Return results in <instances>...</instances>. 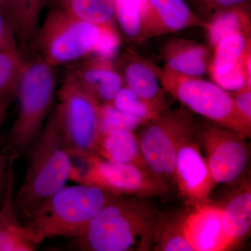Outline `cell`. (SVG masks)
<instances>
[{"label":"cell","mask_w":251,"mask_h":251,"mask_svg":"<svg viewBox=\"0 0 251 251\" xmlns=\"http://www.w3.org/2000/svg\"><path fill=\"white\" fill-rule=\"evenodd\" d=\"M158 216L139 197L115 196L75 243L82 251H150Z\"/></svg>","instance_id":"obj_1"},{"label":"cell","mask_w":251,"mask_h":251,"mask_svg":"<svg viewBox=\"0 0 251 251\" xmlns=\"http://www.w3.org/2000/svg\"><path fill=\"white\" fill-rule=\"evenodd\" d=\"M73 148L57 106L28 150L27 173L14 198L22 217L41 201L64 187L70 180Z\"/></svg>","instance_id":"obj_2"},{"label":"cell","mask_w":251,"mask_h":251,"mask_svg":"<svg viewBox=\"0 0 251 251\" xmlns=\"http://www.w3.org/2000/svg\"><path fill=\"white\" fill-rule=\"evenodd\" d=\"M97 186H64L22 216L23 225L39 246L50 237L76 238L114 197Z\"/></svg>","instance_id":"obj_3"},{"label":"cell","mask_w":251,"mask_h":251,"mask_svg":"<svg viewBox=\"0 0 251 251\" xmlns=\"http://www.w3.org/2000/svg\"><path fill=\"white\" fill-rule=\"evenodd\" d=\"M55 69L36 56L27 60L18 81L15 93L17 116L8 140L19 156L27 152L52 110L57 82Z\"/></svg>","instance_id":"obj_4"},{"label":"cell","mask_w":251,"mask_h":251,"mask_svg":"<svg viewBox=\"0 0 251 251\" xmlns=\"http://www.w3.org/2000/svg\"><path fill=\"white\" fill-rule=\"evenodd\" d=\"M104 26L77 19L60 6L48 14L31 44L36 56L56 68L96 55Z\"/></svg>","instance_id":"obj_5"},{"label":"cell","mask_w":251,"mask_h":251,"mask_svg":"<svg viewBox=\"0 0 251 251\" xmlns=\"http://www.w3.org/2000/svg\"><path fill=\"white\" fill-rule=\"evenodd\" d=\"M151 66L163 90L190 110L247 138L251 136V126L243 120L234 107L232 95L224 89L199 77L188 76L152 63Z\"/></svg>","instance_id":"obj_6"},{"label":"cell","mask_w":251,"mask_h":251,"mask_svg":"<svg viewBox=\"0 0 251 251\" xmlns=\"http://www.w3.org/2000/svg\"><path fill=\"white\" fill-rule=\"evenodd\" d=\"M70 180L97 186L114 196L151 198L168 193V184L148 170L105 159L97 153H72Z\"/></svg>","instance_id":"obj_7"},{"label":"cell","mask_w":251,"mask_h":251,"mask_svg":"<svg viewBox=\"0 0 251 251\" xmlns=\"http://www.w3.org/2000/svg\"><path fill=\"white\" fill-rule=\"evenodd\" d=\"M143 125L137 138L148 171L168 184L174 181L178 151L196 135L197 125L192 114L184 108L166 109Z\"/></svg>","instance_id":"obj_8"},{"label":"cell","mask_w":251,"mask_h":251,"mask_svg":"<svg viewBox=\"0 0 251 251\" xmlns=\"http://www.w3.org/2000/svg\"><path fill=\"white\" fill-rule=\"evenodd\" d=\"M58 109L73 151L81 155L97 152L99 140V105L93 96L68 78L57 93Z\"/></svg>","instance_id":"obj_9"},{"label":"cell","mask_w":251,"mask_h":251,"mask_svg":"<svg viewBox=\"0 0 251 251\" xmlns=\"http://www.w3.org/2000/svg\"><path fill=\"white\" fill-rule=\"evenodd\" d=\"M196 138L204 149L214 185L233 182L245 171L249 150L244 135L216 124L198 126Z\"/></svg>","instance_id":"obj_10"},{"label":"cell","mask_w":251,"mask_h":251,"mask_svg":"<svg viewBox=\"0 0 251 251\" xmlns=\"http://www.w3.org/2000/svg\"><path fill=\"white\" fill-rule=\"evenodd\" d=\"M174 181L188 205L194 207L209 203V196L215 185L211 180L196 135L178 151Z\"/></svg>","instance_id":"obj_11"},{"label":"cell","mask_w":251,"mask_h":251,"mask_svg":"<svg viewBox=\"0 0 251 251\" xmlns=\"http://www.w3.org/2000/svg\"><path fill=\"white\" fill-rule=\"evenodd\" d=\"M66 77L76 82L100 103L112 102L124 86L123 79L111 59L96 55L75 62Z\"/></svg>","instance_id":"obj_12"},{"label":"cell","mask_w":251,"mask_h":251,"mask_svg":"<svg viewBox=\"0 0 251 251\" xmlns=\"http://www.w3.org/2000/svg\"><path fill=\"white\" fill-rule=\"evenodd\" d=\"M207 22L193 12L185 0H148L142 22L143 40L186 28L205 29Z\"/></svg>","instance_id":"obj_13"},{"label":"cell","mask_w":251,"mask_h":251,"mask_svg":"<svg viewBox=\"0 0 251 251\" xmlns=\"http://www.w3.org/2000/svg\"><path fill=\"white\" fill-rule=\"evenodd\" d=\"M184 214L183 231L193 251H222L232 247L224 233L222 208L209 203Z\"/></svg>","instance_id":"obj_14"},{"label":"cell","mask_w":251,"mask_h":251,"mask_svg":"<svg viewBox=\"0 0 251 251\" xmlns=\"http://www.w3.org/2000/svg\"><path fill=\"white\" fill-rule=\"evenodd\" d=\"M115 67L130 90L161 111L168 108L164 90L151 62L128 50L120 56Z\"/></svg>","instance_id":"obj_15"},{"label":"cell","mask_w":251,"mask_h":251,"mask_svg":"<svg viewBox=\"0 0 251 251\" xmlns=\"http://www.w3.org/2000/svg\"><path fill=\"white\" fill-rule=\"evenodd\" d=\"M14 166L0 206V251H32L37 245L18 218L14 198Z\"/></svg>","instance_id":"obj_16"},{"label":"cell","mask_w":251,"mask_h":251,"mask_svg":"<svg viewBox=\"0 0 251 251\" xmlns=\"http://www.w3.org/2000/svg\"><path fill=\"white\" fill-rule=\"evenodd\" d=\"M165 67L188 76L201 77L207 72L209 52L194 41L175 39L163 50Z\"/></svg>","instance_id":"obj_17"},{"label":"cell","mask_w":251,"mask_h":251,"mask_svg":"<svg viewBox=\"0 0 251 251\" xmlns=\"http://www.w3.org/2000/svg\"><path fill=\"white\" fill-rule=\"evenodd\" d=\"M47 0H4V13L18 44H31L39 29V20Z\"/></svg>","instance_id":"obj_18"},{"label":"cell","mask_w":251,"mask_h":251,"mask_svg":"<svg viewBox=\"0 0 251 251\" xmlns=\"http://www.w3.org/2000/svg\"><path fill=\"white\" fill-rule=\"evenodd\" d=\"M221 221L226 237L234 245L250 232L251 227V191L250 186L239 189L224 207Z\"/></svg>","instance_id":"obj_19"},{"label":"cell","mask_w":251,"mask_h":251,"mask_svg":"<svg viewBox=\"0 0 251 251\" xmlns=\"http://www.w3.org/2000/svg\"><path fill=\"white\" fill-rule=\"evenodd\" d=\"M96 153L110 161L148 170L138 138L133 130H119L104 135L99 141Z\"/></svg>","instance_id":"obj_20"},{"label":"cell","mask_w":251,"mask_h":251,"mask_svg":"<svg viewBox=\"0 0 251 251\" xmlns=\"http://www.w3.org/2000/svg\"><path fill=\"white\" fill-rule=\"evenodd\" d=\"M244 4L217 11L206 22L209 43L213 49L226 36L236 33L251 34L250 15Z\"/></svg>","instance_id":"obj_21"},{"label":"cell","mask_w":251,"mask_h":251,"mask_svg":"<svg viewBox=\"0 0 251 251\" xmlns=\"http://www.w3.org/2000/svg\"><path fill=\"white\" fill-rule=\"evenodd\" d=\"M251 49V34L236 33L226 36L214 49L208 68L210 75L228 72Z\"/></svg>","instance_id":"obj_22"},{"label":"cell","mask_w":251,"mask_h":251,"mask_svg":"<svg viewBox=\"0 0 251 251\" xmlns=\"http://www.w3.org/2000/svg\"><path fill=\"white\" fill-rule=\"evenodd\" d=\"M184 214L158 216L153 249L161 251H193L183 231Z\"/></svg>","instance_id":"obj_23"},{"label":"cell","mask_w":251,"mask_h":251,"mask_svg":"<svg viewBox=\"0 0 251 251\" xmlns=\"http://www.w3.org/2000/svg\"><path fill=\"white\" fill-rule=\"evenodd\" d=\"M62 8L77 19L95 25H114L116 21L112 0H69Z\"/></svg>","instance_id":"obj_24"},{"label":"cell","mask_w":251,"mask_h":251,"mask_svg":"<svg viewBox=\"0 0 251 251\" xmlns=\"http://www.w3.org/2000/svg\"><path fill=\"white\" fill-rule=\"evenodd\" d=\"M115 20L124 34L131 41L143 40L142 22L148 0H112Z\"/></svg>","instance_id":"obj_25"},{"label":"cell","mask_w":251,"mask_h":251,"mask_svg":"<svg viewBox=\"0 0 251 251\" xmlns=\"http://www.w3.org/2000/svg\"><path fill=\"white\" fill-rule=\"evenodd\" d=\"M27 59L18 48L0 50V97L16 93Z\"/></svg>","instance_id":"obj_26"},{"label":"cell","mask_w":251,"mask_h":251,"mask_svg":"<svg viewBox=\"0 0 251 251\" xmlns=\"http://www.w3.org/2000/svg\"><path fill=\"white\" fill-rule=\"evenodd\" d=\"M143 124L145 122L139 118L117 108L112 102L99 105L100 139L104 135L116 130H129L133 131Z\"/></svg>","instance_id":"obj_27"},{"label":"cell","mask_w":251,"mask_h":251,"mask_svg":"<svg viewBox=\"0 0 251 251\" xmlns=\"http://www.w3.org/2000/svg\"><path fill=\"white\" fill-rule=\"evenodd\" d=\"M112 103L117 108L138 117L145 123L156 118L163 112L142 99L126 86L122 87Z\"/></svg>","instance_id":"obj_28"},{"label":"cell","mask_w":251,"mask_h":251,"mask_svg":"<svg viewBox=\"0 0 251 251\" xmlns=\"http://www.w3.org/2000/svg\"><path fill=\"white\" fill-rule=\"evenodd\" d=\"M251 50H248L240 60L226 74L211 75L214 83L226 91L237 92L246 86L251 87Z\"/></svg>","instance_id":"obj_29"},{"label":"cell","mask_w":251,"mask_h":251,"mask_svg":"<svg viewBox=\"0 0 251 251\" xmlns=\"http://www.w3.org/2000/svg\"><path fill=\"white\" fill-rule=\"evenodd\" d=\"M18 156L10 146L9 140L0 136V202L6 193L10 172Z\"/></svg>","instance_id":"obj_30"},{"label":"cell","mask_w":251,"mask_h":251,"mask_svg":"<svg viewBox=\"0 0 251 251\" xmlns=\"http://www.w3.org/2000/svg\"><path fill=\"white\" fill-rule=\"evenodd\" d=\"M193 5L201 18L206 21L215 13L221 10L245 4L249 0H192Z\"/></svg>","instance_id":"obj_31"},{"label":"cell","mask_w":251,"mask_h":251,"mask_svg":"<svg viewBox=\"0 0 251 251\" xmlns=\"http://www.w3.org/2000/svg\"><path fill=\"white\" fill-rule=\"evenodd\" d=\"M234 107L239 115L251 126V87L246 86L232 96Z\"/></svg>","instance_id":"obj_32"},{"label":"cell","mask_w":251,"mask_h":251,"mask_svg":"<svg viewBox=\"0 0 251 251\" xmlns=\"http://www.w3.org/2000/svg\"><path fill=\"white\" fill-rule=\"evenodd\" d=\"M18 42L7 16L0 8V50L17 49Z\"/></svg>","instance_id":"obj_33"},{"label":"cell","mask_w":251,"mask_h":251,"mask_svg":"<svg viewBox=\"0 0 251 251\" xmlns=\"http://www.w3.org/2000/svg\"><path fill=\"white\" fill-rule=\"evenodd\" d=\"M16 100L14 94L0 97V127L4 123L8 111L13 102Z\"/></svg>","instance_id":"obj_34"},{"label":"cell","mask_w":251,"mask_h":251,"mask_svg":"<svg viewBox=\"0 0 251 251\" xmlns=\"http://www.w3.org/2000/svg\"><path fill=\"white\" fill-rule=\"evenodd\" d=\"M57 1H58L59 4H60L61 7H63V6H65V5L67 4L69 0H57Z\"/></svg>","instance_id":"obj_35"},{"label":"cell","mask_w":251,"mask_h":251,"mask_svg":"<svg viewBox=\"0 0 251 251\" xmlns=\"http://www.w3.org/2000/svg\"><path fill=\"white\" fill-rule=\"evenodd\" d=\"M0 8L4 12V0H0Z\"/></svg>","instance_id":"obj_36"}]
</instances>
